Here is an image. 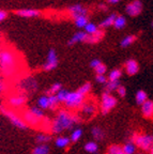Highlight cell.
<instances>
[{"label": "cell", "mask_w": 153, "mask_h": 154, "mask_svg": "<svg viewBox=\"0 0 153 154\" xmlns=\"http://www.w3.org/2000/svg\"><path fill=\"white\" fill-rule=\"evenodd\" d=\"M1 111H2L3 115L11 121L14 126H16L17 128H20V130H27L28 128V125L24 122V120L22 119V117H19L17 113H15L14 111L10 110V109L5 108V107H1Z\"/></svg>", "instance_id": "cell-6"}, {"label": "cell", "mask_w": 153, "mask_h": 154, "mask_svg": "<svg viewBox=\"0 0 153 154\" xmlns=\"http://www.w3.org/2000/svg\"><path fill=\"white\" fill-rule=\"evenodd\" d=\"M67 93H69V91H67V90H65V89H63V88L60 90V91L56 94V97H57L58 103H63V102H64V100H65V97H67Z\"/></svg>", "instance_id": "cell-38"}, {"label": "cell", "mask_w": 153, "mask_h": 154, "mask_svg": "<svg viewBox=\"0 0 153 154\" xmlns=\"http://www.w3.org/2000/svg\"><path fill=\"white\" fill-rule=\"evenodd\" d=\"M118 154H123V153H122V152H121V153H118Z\"/></svg>", "instance_id": "cell-49"}, {"label": "cell", "mask_w": 153, "mask_h": 154, "mask_svg": "<svg viewBox=\"0 0 153 154\" xmlns=\"http://www.w3.org/2000/svg\"><path fill=\"white\" fill-rule=\"evenodd\" d=\"M85 96H83L80 93H78L77 91H72L67 93V97H65L63 104L65 105L67 109H78L81 106V104L84 103Z\"/></svg>", "instance_id": "cell-4"}, {"label": "cell", "mask_w": 153, "mask_h": 154, "mask_svg": "<svg viewBox=\"0 0 153 154\" xmlns=\"http://www.w3.org/2000/svg\"><path fill=\"white\" fill-rule=\"evenodd\" d=\"M15 66L14 56L11 51H2L0 53V69L5 75H11Z\"/></svg>", "instance_id": "cell-2"}, {"label": "cell", "mask_w": 153, "mask_h": 154, "mask_svg": "<svg viewBox=\"0 0 153 154\" xmlns=\"http://www.w3.org/2000/svg\"><path fill=\"white\" fill-rule=\"evenodd\" d=\"M122 148V153L123 154H135L136 153V146L134 144V142L132 141H127L124 143V146Z\"/></svg>", "instance_id": "cell-21"}, {"label": "cell", "mask_w": 153, "mask_h": 154, "mask_svg": "<svg viewBox=\"0 0 153 154\" xmlns=\"http://www.w3.org/2000/svg\"><path fill=\"white\" fill-rule=\"evenodd\" d=\"M58 65V57L57 53L54 48H50L49 51L47 54V59H46V62L43 64V70L44 71H52L55 70Z\"/></svg>", "instance_id": "cell-7"}, {"label": "cell", "mask_w": 153, "mask_h": 154, "mask_svg": "<svg viewBox=\"0 0 153 154\" xmlns=\"http://www.w3.org/2000/svg\"><path fill=\"white\" fill-rule=\"evenodd\" d=\"M101 60L100 59H93V60H91V62H90V66L92 67V69H95L96 66H98V65L101 64Z\"/></svg>", "instance_id": "cell-43"}, {"label": "cell", "mask_w": 153, "mask_h": 154, "mask_svg": "<svg viewBox=\"0 0 153 154\" xmlns=\"http://www.w3.org/2000/svg\"><path fill=\"white\" fill-rule=\"evenodd\" d=\"M98 30V27L96 26L95 24H93V23H88V24L85 26V32H86L87 34H93V33H95Z\"/></svg>", "instance_id": "cell-36"}, {"label": "cell", "mask_w": 153, "mask_h": 154, "mask_svg": "<svg viewBox=\"0 0 153 154\" xmlns=\"http://www.w3.org/2000/svg\"><path fill=\"white\" fill-rule=\"evenodd\" d=\"M2 89H3V82H2V80L0 79V93H1Z\"/></svg>", "instance_id": "cell-47"}, {"label": "cell", "mask_w": 153, "mask_h": 154, "mask_svg": "<svg viewBox=\"0 0 153 154\" xmlns=\"http://www.w3.org/2000/svg\"><path fill=\"white\" fill-rule=\"evenodd\" d=\"M116 16H117V14H116V13H113V14H110L108 17H106L103 22L100 24V28L101 29H104V28H107V27L113 26L114 20H115ZM100 28H98V29H100Z\"/></svg>", "instance_id": "cell-26"}, {"label": "cell", "mask_w": 153, "mask_h": 154, "mask_svg": "<svg viewBox=\"0 0 153 154\" xmlns=\"http://www.w3.org/2000/svg\"><path fill=\"white\" fill-rule=\"evenodd\" d=\"M149 154H153V148H152V149L149 150Z\"/></svg>", "instance_id": "cell-48"}, {"label": "cell", "mask_w": 153, "mask_h": 154, "mask_svg": "<svg viewBox=\"0 0 153 154\" xmlns=\"http://www.w3.org/2000/svg\"><path fill=\"white\" fill-rule=\"evenodd\" d=\"M74 22H75L76 27H78V28H85V26H86V25L89 23L87 15H80V16L75 17Z\"/></svg>", "instance_id": "cell-29"}, {"label": "cell", "mask_w": 153, "mask_h": 154, "mask_svg": "<svg viewBox=\"0 0 153 154\" xmlns=\"http://www.w3.org/2000/svg\"><path fill=\"white\" fill-rule=\"evenodd\" d=\"M124 69L127 75L134 76V75H136L139 72V64L137 63V61L133 60V59H130V60H127L125 62Z\"/></svg>", "instance_id": "cell-11"}, {"label": "cell", "mask_w": 153, "mask_h": 154, "mask_svg": "<svg viewBox=\"0 0 153 154\" xmlns=\"http://www.w3.org/2000/svg\"><path fill=\"white\" fill-rule=\"evenodd\" d=\"M120 85L121 84H120L119 80H117V82H109V80H108V82H106V92L110 93V92L116 91Z\"/></svg>", "instance_id": "cell-34"}, {"label": "cell", "mask_w": 153, "mask_h": 154, "mask_svg": "<svg viewBox=\"0 0 153 154\" xmlns=\"http://www.w3.org/2000/svg\"><path fill=\"white\" fill-rule=\"evenodd\" d=\"M16 14L20 17H36L40 15V12L38 10H32V9H23L16 11Z\"/></svg>", "instance_id": "cell-16"}, {"label": "cell", "mask_w": 153, "mask_h": 154, "mask_svg": "<svg viewBox=\"0 0 153 154\" xmlns=\"http://www.w3.org/2000/svg\"><path fill=\"white\" fill-rule=\"evenodd\" d=\"M148 100V94L144 90H138L136 93V103L138 105H142Z\"/></svg>", "instance_id": "cell-30"}, {"label": "cell", "mask_w": 153, "mask_h": 154, "mask_svg": "<svg viewBox=\"0 0 153 154\" xmlns=\"http://www.w3.org/2000/svg\"><path fill=\"white\" fill-rule=\"evenodd\" d=\"M104 31L102 29H98V31L93 34H88L86 38V43H90V44H94V43H98V42L104 38Z\"/></svg>", "instance_id": "cell-14"}, {"label": "cell", "mask_w": 153, "mask_h": 154, "mask_svg": "<svg viewBox=\"0 0 153 154\" xmlns=\"http://www.w3.org/2000/svg\"><path fill=\"white\" fill-rule=\"evenodd\" d=\"M88 34L85 31H78L72 36V38L69 41V45H74V44L78 43V42H85L87 38Z\"/></svg>", "instance_id": "cell-19"}, {"label": "cell", "mask_w": 153, "mask_h": 154, "mask_svg": "<svg viewBox=\"0 0 153 154\" xmlns=\"http://www.w3.org/2000/svg\"><path fill=\"white\" fill-rule=\"evenodd\" d=\"M119 1L120 0H108V2L111 3V5H116V3H118Z\"/></svg>", "instance_id": "cell-46"}, {"label": "cell", "mask_w": 153, "mask_h": 154, "mask_svg": "<svg viewBox=\"0 0 153 154\" xmlns=\"http://www.w3.org/2000/svg\"><path fill=\"white\" fill-rule=\"evenodd\" d=\"M98 8H100L101 10H103V11H106V9H107V8H106V5H104V3H100V5H98Z\"/></svg>", "instance_id": "cell-45"}, {"label": "cell", "mask_w": 153, "mask_h": 154, "mask_svg": "<svg viewBox=\"0 0 153 154\" xmlns=\"http://www.w3.org/2000/svg\"><path fill=\"white\" fill-rule=\"evenodd\" d=\"M117 103L118 100L114 95L107 93V92L103 93L102 99H101V112H102V115H107L111 109L115 108Z\"/></svg>", "instance_id": "cell-5"}, {"label": "cell", "mask_w": 153, "mask_h": 154, "mask_svg": "<svg viewBox=\"0 0 153 154\" xmlns=\"http://www.w3.org/2000/svg\"><path fill=\"white\" fill-rule=\"evenodd\" d=\"M46 95H47V94H46ZM48 102H49V108L48 109H52V110L57 108L58 104H59L57 101L56 95H48Z\"/></svg>", "instance_id": "cell-39"}, {"label": "cell", "mask_w": 153, "mask_h": 154, "mask_svg": "<svg viewBox=\"0 0 153 154\" xmlns=\"http://www.w3.org/2000/svg\"><path fill=\"white\" fill-rule=\"evenodd\" d=\"M83 134H84V132H83V130H81L80 128H74V130L72 131V133H71V136H70L69 138L72 142H76L80 139Z\"/></svg>", "instance_id": "cell-27"}, {"label": "cell", "mask_w": 153, "mask_h": 154, "mask_svg": "<svg viewBox=\"0 0 153 154\" xmlns=\"http://www.w3.org/2000/svg\"><path fill=\"white\" fill-rule=\"evenodd\" d=\"M91 135L96 141H101V140H103L105 138V132L100 126H93L91 128Z\"/></svg>", "instance_id": "cell-18"}, {"label": "cell", "mask_w": 153, "mask_h": 154, "mask_svg": "<svg viewBox=\"0 0 153 154\" xmlns=\"http://www.w3.org/2000/svg\"><path fill=\"white\" fill-rule=\"evenodd\" d=\"M122 152V148L119 144H111L109 148L107 149L106 154H118Z\"/></svg>", "instance_id": "cell-37"}, {"label": "cell", "mask_w": 153, "mask_h": 154, "mask_svg": "<svg viewBox=\"0 0 153 154\" xmlns=\"http://www.w3.org/2000/svg\"><path fill=\"white\" fill-rule=\"evenodd\" d=\"M91 89H92V85L90 82H85L83 86L79 87V89L77 90V92L80 93L83 96H86L91 92Z\"/></svg>", "instance_id": "cell-31"}, {"label": "cell", "mask_w": 153, "mask_h": 154, "mask_svg": "<svg viewBox=\"0 0 153 154\" xmlns=\"http://www.w3.org/2000/svg\"><path fill=\"white\" fill-rule=\"evenodd\" d=\"M36 141L38 142V144H47L50 141V136H48L45 133H41L36 136Z\"/></svg>", "instance_id": "cell-32"}, {"label": "cell", "mask_w": 153, "mask_h": 154, "mask_svg": "<svg viewBox=\"0 0 153 154\" xmlns=\"http://www.w3.org/2000/svg\"><path fill=\"white\" fill-rule=\"evenodd\" d=\"M94 71H95L96 75H105L106 72H107V67H106L105 64L101 63L98 66H96L95 69H94Z\"/></svg>", "instance_id": "cell-40"}, {"label": "cell", "mask_w": 153, "mask_h": 154, "mask_svg": "<svg viewBox=\"0 0 153 154\" xmlns=\"http://www.w3.org/2000/svg\"><path fill=\"white\" fill-rule=\"evenodd\" d=\"M61 89H62V85L60 84V82H56V84L50 86V88L47 91V95H56Z\"/></svg>", "instance_id": "cell-35"}, {"label": "cell", "mask_w": 153, "mask_h": 154, "mask_svg": "<svg viewBox=\"0 0 153 154\" xmlns=\"http://www.w3.org/2000/svg\"><path fill=\"white\" fill-rule=\"evenodd\" d=\"M23 120L26 123L27 125H30V126H38L42 123V121L39 120L38 118H36L33 115L29 112V110H26L23 112Z\"/></svg>", "instance_id": "cell-12"}, {"label": "cell", "mask_w": 153, "mask_h": 154, "mask_svg": "<svg viewBox=\"0 0 153 154\" xmlns=\"http://www.w3.org/2000/svg\"><path fill=\"white\" fill-rule=\"evenodd\" d=\"M126 25V19H125L124 16H121V15H117L114 20L113 26L115 27L116 29H123Z\"/></svg>", "instance_id": "cell-25"}, {"label": "cell", "mask_w": 153, "mask_h": 154, "mask_svg": "<svg viewBox=\"0 0 153 154\" xmlns=\"http://www.w3.org/2000/svg\"><path fill=\"white\" fill-rule=\"evenodd\" d=\"M117 91V93L119 94V96H121V97H124L125 95H126V88H125L124 86H122V85H120L119 87H118V89L116 90Z\"/></svg>", "instance_id": "cell-42"}, {"label": "cell", "mask_w": 153, "mask_h": 154, "mask_svg": "<svg viewBox=\"0 0 153 154\" xmlns=\"http://www.w3.org/2000/svg\"><path fill=\"white\" fill-rule=\"evenodd\" d=\"M79 122V117L70 110H59L54 119L50 130L55 134H60L64 131L72 130Z\"/></svg>", "instance_id": "cell-1"}, {"label": "cell", "mask_w": 153, "mask_h": 154, "mask_svg": "<svg viewBox=\"0 0 153 154\" xmlns=\"http://www.w3.org/2000/svg\"><path fill=\"white\" fill-rule=\"evenodd\" d=\"M28 110H29V112L31 113V115H33L36 118L39 119V120L43 121L44 119H45V113H44V111L42 110V109L39 108L38 106H32V107H30Z\"/></svg>", "instance_id": "cell-22"}, {"label": "cell", "mask_w": 153, "mask_h": 154, "mask_svg": "<svg viewBox=\"0 0 153 154\" xmlns=\"http://www.w3.org/2000/svg\"><path fill=\"white\" fill-rule=\"evenodd\" d=\"M132 141L134 142L136 148L149 151L153 148V137L150 134H136Z\"/></svg>", "instance_id": "cell-3"}, {"label": "cell", "mask_w": 153, "mask_h": 154, "mask_svg": "<svg viewBox=\"0 0 153 154\" xmlns=\"http://www.w3.org/2000/svg\"><path fill=\"white\" fill-rule=\"evenodd\" d=\"M85 150L88 153L96 154L98 152V144L96 143V141H88L85 144Z\"/></svg>", "instance_id": "cell-24"}, {"label": "cell", "mask_w": 153, "mask_h": 154, "mask_svg": "<svg viewBox=\"0 0 153 154\" xmlns=\"http://www.w3.org/2000/svg\"><path fill=\"white\" fill-rule=\"evenodd\" d=\"M138 154H145V153H138Z\"/></svg>", "instance_id": "cell-50"}, {"label": "cell", "mask_w": 153, "mask_h": 154, "mask_svg": "<svg viewBox=\"0 0 153 154\" xmlns=\"http://www.w3.org/2000/svg\"><path fill=\"white\" fill-rule=\"evenodd\" d=\"M49 151L48 144H38L32 150V154H49Z\"/></svg>", "instance_id": "cell-23"}, {"label": "cell", "mask_w": 153, "mask_h": 154, "mask_svg": "<svg viewBox=\"0 0 153 154\" xmlns=\"http://www.w3.org/2000/svg\"><path fill=\"white\" fill-rule=\"evenodd\" d=\"M36 106L39 108L42 109V110H46V109L49 108V102H48V95H42L38 99V102H36Z\"/></svg>", "instance_id": "cell-20"}, {"label": "cell", "mask_w": 153, "mask_h": 154, "mask_svg": "<svg viewBox=\"0 0 153 154\" xmlns=\"http://www.w3.org/2000/svg\"><path fill=\"white\" fill-rule=\"evenodd\" d=\"M70 13L72 14V16L77 17V16H80V15H87V10L85 9L84 7L81 5H74L69 9Z\"/></svg>", "instance_id": "cell-15"}, {"label": "cell", "mask_w": 153, "mask_h": 154, "mask_svg": "<svg viewBox=\"0 0 153 154\" xmlns=\"http://www.w3.org/2000/svg\"><path fill=\"white\" fill-rule=\"evenodd\" d=\"M95 80H96V82H98V84H101V85H106V82H108L107 76H105V75H96Z\"/></svg>", "instance_id": "cell-41"}, {"label": "cell", "mask_w": 153, "mask_h": 154, "mask_svg": "<svg viewBox=\"0 0 153 154\" xmlns=\"http://www.w3.org/2000/svg\"><path fill=\"white\" fill-rule=\"evenodd\" d=\"M121 76H122L121 70L115 69V70L110 71L109 72V74H108V76H107V79L109 80V82H117V80L120 79V77Z\"/></svg>", "instance_id": "cell-28"}, {"label": "cell", "mask_w": 153, "mask_h": 154, "mask_svg": "<svg viewBox=\"0 0 153 154\" xmlns=\"http://www.w3.org/2000/svg\"><path fill=\"white\" fill-rule=\"evenodd\" d=\"M71 143V140L67 136H59L55 139V146L59 149H65Z\"/></svg>", "instance_id": "cell-17"}, {"label": "cell", "mask_w": 153, "mask_h": 154, "mask_svg": "<svg viewBox=\"0 0 153 154\" xmlns=\"http://www.w3.org/2000/svg\"><path fill=\"white\" fill-rule=\"evenodd\" d=\"M79 108L83 115H85L86 117H91L96 112V104L93 101H84Z\"/></svg>", "instance_id": "cell-9"}, {"label": "cell", "mask_w": 153, "mask_h": 154, "mask_svg": "<svg viewBox=\"0 0 153 154\" xmlns=\"http://www.w3.org/2000/svg\"><path fill=\"white\" fill-rule=\"evenodd\" d=\"M7 16H8V13L5 11H3V10H0V22L5 20L7 18Z\"/></svg>", "instance_id": "cell-44"}, {"label": "cell", "mask_w": 153, "mask_h": 154, "mask_svg": "<svg viewBox=\"0 0 153 154\" xmlns=\"http://www.w3.org/2000/svg\"><path fill=\"white\" fill-rule=\"evenodd\" d=\"M142 11V3L139 1V0H134V1H132L131 3L126 5L125 8V12L127 13V15L130 16H138L139 14L141 13Z\"/></svg>", "instance_id": "cell-8"}, {"label": "cell", "mask_w": 153, "mask_h": 154, "mask_svg": "<svg viewBox=\"0 0 153 154\" xmlns=\"http://www.w3.org/2000/svg\"><path fill=\"white\" fill-rule=\"evenodd\" d=\"M26 101H27L26 95H24V94H16V95L11 96L8 103L13 108H20V107H23L25 105Z\"/></svg>", "instance_id": "cell-10"}, {"label": "cell", "mask_w": 153, "mask_h": 154, "mask_svg": "<svg viewBox=\"0 0 153 154\" xmlns=\"http://www.w3.org/2000/svg\"><path fill=\"white\" fill-rule=\"evenodd\" d=\"M141 113L144 115L145 118L152 119L153 116V102L151 100H147L142 105H141Z\"/></svg>", "instance_id": "cell-13"}, {"label": "cell", "mask_w": 153, "mask_h": 154, "mask_svg": "<svg viewBox=\"0 0 153 154\" xmlns=\"http://www.w3.org/2000/svg\"><path fill=\"white\" fill-rule=\"evenodd\" d=\"M136 41V36L135 35H126L125 38H122V41L120 42V45L121 47H127V46L132 45Z\"/></svg>", "instance_id": "cell-33"}, {"label": "cell", "mask_w": 153, "mask_h": 154, "mask_svg": "<svg viewBox=\"0 0 153 154\" xmlns=\"http://www.w3.org/2000/svg\"><path fill=\"white\" fill-rule=\"evenodd\" d=\"M96 154H98V153H96Z\"/></svg>", "instance_id": "cell-51"}]
</instances>
